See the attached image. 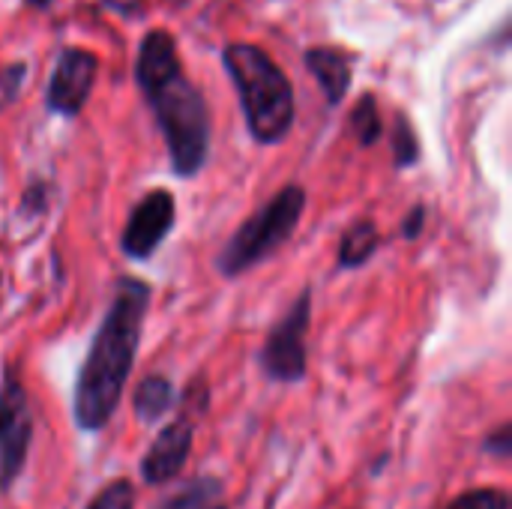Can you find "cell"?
<instances>
[{"label": "cell", "instance_id": "obj_1", "mask_svg": "<svg viewBox=\"0 0 512 509\" xmlns=\"http://www.w3.org/2000/svg\"><path fill=\"white\" fill-rule=\"evenodd\" d=\"M147 309H150V285L123 276L117 282V294L90 342V351L75 381L72 420L81 432L96 435L117 414L126 393V381L138 357Z\"/></svg>", "mask_w": 512, "mask_h": 509}, {"label": "cell", "instance_id": "obj_2", "mask_svg": "<svg viewBox=\"0 0 512 509\" xmlns=\"http://www.w3.org/2000/svg\"><path fill=\"white\" fill-rule=\"evenodd\" d=\"M222 63L234 81L252 138L261 144L282 141L294 126V87L282 66L249 42L225 45Z\"/></svg>", "mask_w": 512, "mask_h": 509}, {"label": "cell", "instance_id": "obj_3", "mask_svg": "<svg viewBox=\"0 0 512 509\" xmlns=\"http://www.w3.org/2000/svg\"><path fill=\"white\" fill-rule=\"evenodd\" d=\"M144 96L165 135L174 174H198L210 150V111L201 90L183 72H174L171 78L144 87Z\"/></svg>", "mask_w": 512, "mask_h": 509}, {"label": "cell", "instance_id": "obj_4", "mask_svg": "<svg viewBox=\"0 0 512 509\" xmlns=\"http://www.w3.org/2000/svg\"><path fill=\"white\" fill-rule=\"evenodd\" d=\"M303 210H306V192H303V186L291 183V186L279 189L225 243V249L216 258L219 273L240 276V273L252 270L258 261H264L270 252H276L297 231Z\"/></svg>", "mask_w": 512, "mask_h": 509}, {"label": "cell", "instance_id": "obj_5", "mask_svg": "<svg viewBox=\"0 0 512 509\" xmlns=\"http://www.w3.org/2000/svg\"><path fill=\"white\" fill-rule=\"evenodd\" d=\"M309 321H312V294L303 291L297 297V303L288 309V315L267 333V339L258 351L261 372L270 381L297 384L306 378V369H309V354H306Z\"/></svg>", "mask_w": 512, "mask_h": 509}, {"label": "cell", "instance_id": "obj_6", "mask_svg": "<svg viewBox=\"0 0 512 509\" xmlns=\"http://www.w3.org/2000/svg\"><path fill=\"white\" fill-rule=\"evenodd\" d=\"M33 441V411L27 390L15 369L3 372L0 381V495H6L21 471L27 468Z\"/></svg>", "mask_w": 512, "mask_h": 509}, {"label": "cell", "instance_id": "obj_7", "mask_svg": "<svg viewBox=\"0 0 512 509\" xmlns=\"http://www.w3.org/2000/svg\"><path fill=\"white\" fill-rule=\"evenodd\" d=\"M195 420H198L195 414L183 411L177 420H171L165 429H159V435L153 438V444L147 447V453L141 456V465H138L141 480L147 486L159 489V486L174 483L183 474V468L192 456V447H195V429H198Z\"/></svg>", "mask_w": 512, "mask_h": 509}, {"label": "cell", "instance_id": "obj_8", "mask_svg": "<svg viewBox=\"0 0 512 509\" xmlns=\"http://www.w3.org/2000/svg\"><path fill=\"white\" fill-rule=\"evenodd\" d=\"M174 195L168 189H153L147 192L129 213L126 219V228L120 234V249L135 258V261H144L150 258L162 240L171 234L174 228Z\"/></svg>", "mask_w": 512, "mask_h": 509}, {"label": "cell", "instance_id": "obj_9", "mask_svg": "<svg viewBox=\"0 0 512 509\" xmlns=\"http://www.w3.org/2000/svg\"><path fill=\"white\" fill-rule=\"evenodd\" d=\"M99 57L87 48H63L54 66V75L48 81V108L63 117L81 114V108L90 99V90L96 84Z\"/></svg>", "mask_w": 512, "mask_h": 509}, {"label": "cell", "instance_id": "obj_10", "mask_svg": "<svg viewBox=\"0 0 512 509\" xmlns=\"http://www.w3.org/2000/svg\"><path fill=\"white\" fill-rule=\"evenodd\" d=\"M174 72H180V57H177V42L168 30H150L141 39L138 48V60H135V81L138 87H150L159 84L165 78H171Z\"/></svg>", "mask_w": 512, "mask_h": 509}, {"label": "cell", "instance_id": "obj_11", "mask_svg": "<svg viewBox=\"0 0 512 509\" xmlns=\"http://www.w3.org/2000/svg\"><path fill=\"white\" fill-rule=\"evenodd\" d=\"M306 66L321 84L324 96L330 105H339L351 87V72H354V54L342 48H309L306 51Z\"/></svg>", "mask_w": 512, "mask_h": 509}, {"label": "cell", "instance_id": "obj_12", "mask_svg": "<svg viewBox=\"0 0 512 509\" xmlns=\"http://www.w3.org/2000/svg\"><path fill=\"white\" fill-rule=\"evenodd\" d=\"M174 405H177V390L165 375H147L132 390V414L144 426L159 423L165 414H171Z\"/></svg>", "mask_w": 512, "mask_h": 509}, {"label": "cell", "instance_id": "obj_13", "mask_svg": "<svg viewBox=\"0 0 512 509\" xmlns=\"http://www.w3.org/2000/svg\"><path fill=\"white\" fill-rule=\"evenodd\" d=\"M225 486L219 477H195L168 495L156 509H222Z\"/></svg>", "mask_w": 512, "mask_h": 509}, {"label": "cell", "instance_id": "obj_14", "mask_svg": "<svg viewBox=\"0 0 512 509\" xmlns=\"http://www.w3.org/2000/svg\"><path fill=\"white\" fill-rule=\"evenodd\" d=\"M378 246H381V231H378V225H375L372 219L354 222V225L345 231L342 243H339V267H348V270L363 267V264L378 252Z\"/></svg>", "mask_w": 512, "mask_h": 509}, {"label": "cell", "instance_id": "obj_15", "mask_svg": "<svg viewBox=\"0 0 512 509\" xmlns=\"http://www.w3.org/2000/svg\"><path fill=\"white\" fill-rule=\"evenodd\" d=\"M351 129H354V135H357V141H360L363 147H372V144L381 138L384 123H381L378 99H375L372 93L360 96V102L354 105V111H351Z\"/></svg>", "mask_w": 512, "mask_h": 509}, {"label": "cell", "instance_id": "obj_16", "mask_svg": "<svg viewBox=\"0 0 512 509\" xmlns=\"http://www.w3.org/2000/svg\"><path fill=\"white\" fill-rule=\"evenodd\" d=\"M390 144H393V162L396 168H408L420 159V144H417V132L414 126L408 123L405 114L396 117L393 123V135H390Z\"/></svg>", "mask_w": 512, "mask_h": 509}, {"label": "cell", "instance_id": "obj_17", "mask_svg": "<svg viewBox=\"0 0 512 509\" xmlns=\"http://www.w3.org/2000/svg\"><path fill=\"white\" fill-rule=\"evenodd\" d=\"M441 509H512L510 495L504 489L495 486H480V489H468L459 498H453L447 507Z\"/></svg>", "mask_w": 512, "mask_h": 509}, {"label": "cell", "instance_id": "obj_18", "mask_svg": "<svg viewBox=\"0 0 512 509\" xmlns=\"http://www.w3.org/2000/svg\"><path fill=\"white\" fill-rule=\"evenodd\" d=\"M84 509H135V486L126 477L105 483Z\"/></svg>", "mask_w": 512, "mask_h": 509}, {"label": "cell", "instance_id": "obj_19", "mask_svg": "<svg viewBox=\"0 0 512 509\" xmlns=\"http://www.w3.org/2000/svg\"><path fill=\"white\" fill-rule=\"evenodd\" d=\"M24 72H27L24 63H9L0 69V111L15 102V96L24 84Z\"/></svg>", "mask_w": 512, "mask_h": 509}, {"label": "cell", "instance_id": "obj_20", "mask_svg": "<svg viewBox=\"0 0 512 509\" xmlns=\"http://www.w3.org/2000/svg\"><path fill=\"white\" fill-rule=\"evenodd\" d=\"M483 450H486L489 456L510 459V453H512V426L510 423H501L495 432H489V435H486V441H483Z\"/></svg>", "mask_w": 512, "mask_h": 509}, {"label": "cell", "instance_id": "obj_21", "mask_svg": "<svg viewBox=\"0 0 512 509\" xmlns=\"http://www.w3.org/2000/svg\"><path fill=\"white\" fill-rule=\"evenodd\" d=\"M423 222H426V207H423V204H417V207L408 213L402 234H405L408 240H417V237H420V231H423Z\"/></svg>", "mask_w": 512, "mask_h": 509}]
</instances>
